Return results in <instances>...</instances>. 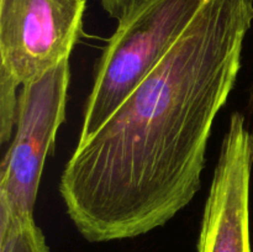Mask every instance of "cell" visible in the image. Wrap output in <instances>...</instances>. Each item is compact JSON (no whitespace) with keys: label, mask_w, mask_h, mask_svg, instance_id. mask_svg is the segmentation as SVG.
I'll return each instance as SVG.
<instances>
[{"label":"cell","mask_w":253,"mask_h":252,"mask_svg":"<svg viewBox=\"0 0 253 252\" xmlns=\"http://www.w3.org/2000/svg\"><path fill=\"white\" fill-rule=\"evenodd\" d=\"M253 132L244 114H231L214 168L198 252H252L250 188Z\"/></svg>","instance_id":"obj_5"},{"label":"cell","mask_w":253,"mask_h":252,"mask_svg":"<svg viewBox=\"0 0 253 252\" xmlns=\"http://www.w3.org/2000/svg\"><path fill=\"white\" fill-rule=\"evenodd\" d=\"M69 58L21 86L16 125L0 166V234L34 219L47 156L66 119Z\"/></svg>","instance_id":"obj_3"},{"label":"cell","mask_w":253,"mask_h":252,"mask_svg":"<svg viewBox=\"0 0 253 252\" xmlns=\"http://www.w3.org/2000/svg\"><path fill=\"white\" fill-rule=\"evenodd\" d=\"M251 103H252V105H253V88H252V90H251Z\"/></svg>","instance_id":"obj_9"},{"label":"cell","mask_w":253,"mask_h":252,"mask_svg":"<svg viewBox=\"0 0 253 252\" xmlns=\"http://www.w3.org/2000/svg\"><path fill=\"white\" fill-rule=\"evenodd\" d=\"M0 252H49V249L42 230L29 219L0 234Z\"/></svg>","instance_id":"obj_6"},{"label":"cell","mask_w":253,"mask_h":252,"mask_svg":"<svg viewBox=\"0 0 253 252\" xmlns=\"http://www.w3.org/2000/svg\"><path fill=\"white\" fill-rule=\"evenodd\" d=\"M252 22L253 0H204L165 58L91 137L77 143L59 193L86 241L145 235L194 199Z\"/></svg>","instance_id":"obj_1"},{"label":"cell","mask_w":253,"mask_h":252,"mask_svg":"<svg viewBox=\"0 0 253 252\" xmlns=\"http://www.w3.org/2000/svg\"><path fill=\"white\" fill-rule=\"evenodd\" d=\"M204 0H145L119 21L101 53L78 143L94 135L170 51Z\"/></svg>","instance_id":"obj_2"},{"label":"cell","mask_w":253,"mask_h":252,"mask_svg":"<svg viewBox=\"0 0 253 252\" xmlns=\"http://www.w3.org/2000/svg\"><path fill=\"white\" fill-rule=\"evenodd\" d=\"M86 0H0V76L19 86L69 58Z\"/></svg>","instance_id":"obj_4"},{"label":"cell","mask_w":253,"mask_h":252,"mask_svg":"<svg viewBox=\"0 0 253 252\" xmlns=\"http://www.w3.org/2000/svg\"><path fill=\"white\" fill-rule=\"evenodd\" d=\"M145 0H100L101 6L113 19L121 21L137 9Z\"/></svg>","instance_id":"obj_8"},{"label":"cell","mask_w":253,"mask_h":252,"mask_svg":"<svg viewBox=\"0 0 253 252\" xmlns=\"http://www.w3.org/2000/svg\"><path fill=\"white\" fill-rule=\"evenodd\" d=\"M20 86L11 79L0 76V141L7 142L12 138L16 125Z\"/></svg>","instance_id":"obj_7"}]
</instances>
